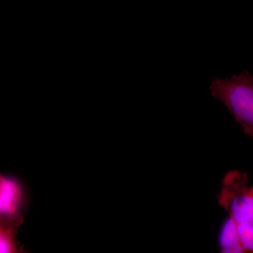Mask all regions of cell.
<instances>
[{"label": "cell", "mask_w": 253, "mask_h": 253, "mask_svg": "<svg viewBox=\"0 0 253 253\" xmlns=\"http://www.w3.org/2000/svg\"><path fill=\"white\" fill-rule=\"evenodd\" d=\"M217 200L234 221L244 253H253V185H249L247 174L226 173Z\"/></svg>", "instance_id": "cell-1"}, {"label": "cell", "mask_w": 253, "mask_h": 253, "mask_svg": "<svg viewBox=\"0 0 253 253\" xmlns=\"http://www.w3.org/2000/svg\"><path fill=\"white\" fill-rule=\"evenodd\" d=\"M211 94L219 100L242 126L245 134L253 137V77L243 71L231 78H214Z\"/></svg>", "instance_id": "cell-2"}, {"label": "cell", "mask_w": 253, "mask_h": 253, "mask_svg": "<svg viewBox=\"0 0 253 253\" xmlns=\"http://www.w3.org/2000/svg\"><path fill=\"white\" fill-rule=\"evenodd\" d=\"M26 195L19 181L0 173V215L22 214Z\"/></svg>", "instance_id": "cell-3"}, {"label": "cell", "mask_w": 253, "mask_h": 253, "mask_svg": "<svg viewBox=\"0 0 253 253\" xmlns=\"http://www.w3.org/2000/svg\"><path fill=\"white\" fill-rule=\"evenodd\" d=\"M23 215H0V253L18 252L16 235Z\"/></svg>", "instance_id": "cell-4"}, {"label": "cell", "mask_w": 253, "mask_h": 253, "mask_svg": "<svg viewBox=\"0 0 253 253\" xmlns=\"http://www.w3.org/2000/svg\"><path fill=\"white\" fill-rule=\"evenodd\" d=\"M219 246L221 253H244L235 224L229 217L221 226L219 236Z\"/></svg>", "instance_id": "cell-5"}]
</instances>
